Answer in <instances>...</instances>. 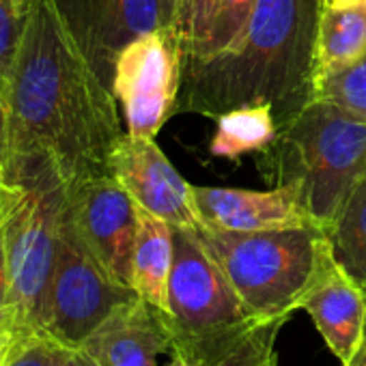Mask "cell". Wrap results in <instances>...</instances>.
I'll return each mask as SVG.
<instances>
[{
	"instance_id": "obj_1",
	"label": "cell",
	"mask_w": 366,
	"mask_h": 366,
	"mask_svg": "<svg viewBox=\"0 0 366 366\" xmlns=\"http://www.w3.org/2000/svg\"><path fill=\"white\" fill-rule=\"evenodd\" d=\"M9 159L3 181H59L67 190L112 174L125 134L119 102L97 74L56 0H31L5 69Z\"/></svg>"
},
{
	"instance_id": "obj_2",
	"label": "cell",
	"mask_w": 366,
	"mask_h": 366,
	"mask_svg": "<svg viewBox=\"0 0 366 366\" xmlns=\"http://www.w3.org/2000/svg\"><path fill=\"white\" fill-rule=\"evenodd\" d=\"M321 0H259L242 37L220 54L183 61L177 112L209 119L272 106L280 129L317 95Z\"/></svg>"
},
{
	"instance_id": "obj_3",
	"label": "cell",
	"mask_w": 366,
	"mask_h": 366,
	"mask_svg": "<svg viewBox=\"0 0 366 366\" xmlns=\"http://www.w3.org/2000/svg\"><path fill=\"white\" fill-rule=\"evenodd\" d=\"M172 244L174 257L164 312L172 353L203 366H218L263 321L239 300L197 229L172 227Z\"/></svg>"
},
{
	"instance_id": "obj_4",
	"label": "cell",
	"mask_w": 366,
	"mask_h": 366,
	"mask_svg": "<svg viewBox=\"0 0 366 366\" xmlns=\"http://www.w3.org/2000/svg\"><path fill=\"white\" fill-rule=\"evenodd\" d=\"M276 186L304 183L306 205L325 233L366 177V119L315 97L280 129L276 147Z\"/></svg>"
},
{
	"instance_id": "obj_5",
	"label": "cell",
	"mask_w": 366,
	"mask_h": 366,
	"mask_svg": "<svg viewBox=\"0 0 366 366\" xmlns=\"http://www.w3.org/2000/svg\"><path fill=\"white\" fill-rule=\"evenodd\" d=\"M239 300L259 321L289 319L315 274L327 233L319 227L280 231L197 229Z\"/></svg>"
},
{
	"instance_id": "obj_6",
	"label": "cell",
	"mask_w": 366,
	"mask_h": 366,
	"mask_svg": "<svg viewBox=\"0 0 366 366\" xmlns=\"http://www.w3.org/2000/svg\"><path fill=\"white\" fill-rule=\"evenodd\" d=\"M16 201L7 222L9 259V345L46 334L48 302L59 250V229L67 190L59 181L14 183Z\"/></svg>"
},
{
	"instance_id": "obj_7",
	"label": "cell",
	"mask_w": 366,
	"mask_h": 366,
	"mask_svg": "<svg viewBox=\"0 0 366 366\" xmlns=\"http://www.w3.org/2000/svg\"><path fill=\"white\" fill-rule=\"evenodd\" d=\"M134 297H138V293L132 287L121 285L84 244L65 205L59 229L46 336L65 347H80L117 306Z\"/></svg>"
},
{
	"instance_id": "obj_8",
	"label": "cell",
	"mask_w": 366,
	"mask_h": 366,
	"mask_svg": "<svg viewBox=\"0 0 366 366\" xmlns=\"http://www.w3.org/2000/svg\"><path fill=\"white\" fill-rule=\"evenodd\" d=\"M183 54L164 29L129 41L114 61L112 93L121 106L125 132L155 138L179 108Z\"/></svg>"
},
{
	"instance_id": "obj_9",
	"label": "cell",
	"mask_w": 366,
	"mask_h": 366,
	"mask_svg": "<svg viewBox=\"0 0 366 366\" xmlns=\"http://www.w3.org/2000/svg\"><path fill=\"white\" fill-rule=\"evenodd\" d=\"M67 214L102 265L121 285L132 287L138 205L132 201L117 177H95L69 190Z\"/></svg>"
},
{
	"instance_id": "obj_10",
	"label": "cell",
	"mask_w": 366,
	"mask_h": 366,
	"mask_svg": "<svg viewBox=\"0 0 366 366\" xmlns=\"http://www.w3.org/2000/svg\"><path fill=\"white\" fill-rule=\"evenodd\" d=\"M110 170L140 209L166 220L170 227H203L194 186L181 177L155 138L125 132L112 151Z\"/></svg>"
},
{
	"instance_id": "obj_11",
	"label": "cell",
	"mask_w": 366,
	"mask_h": 366,
	"mask_svg": "<svg viewBox=\"0 0 366 366\" xmlns=\"http://www.w3.org/2000/svg\"><path fill=\"white\" fill-rule=\"evenodd\" d=\"M194 197L201 224L218 231L250 233L319 227L306 205L304 183L300 179H289L265 192L194 186Z\"/></svg>"
},
{
	"instance_id": "obj_12",
	"label": "cell",
	"mask_w": 366,
	"mask_h": 366,
	"mask_svg": "<svg viewBox=\"0 0 366 366\" xmlns=\"http://www.w3.org/2000/svg\"><path fill=\"white\" fill-rule=\"evenodd\" d=\"M89 61L112 89L119 52L136 37L157 31V0H56Z\"/></svg>"
},
{
	"instance_id": "obj_13",
	"label": "cell",
	"mask_w": 366,
	"mask_h": 366,
	"mask_svg": "<svg viewBox=\"0 0 366 366\" xmlns=\"http://www.w3.org/2000/svg\"><path fill=\"white\" fill-rule=\"evenodd\" d=\"M306 310L330 351L345 366L357 353L366 330V291L338 265L330 239L302 295Z\"/></svg>"
},
{
	"instance_id": "obj_14",
	"label": "cell",
	"mask_w": 366,
	"mask_h": 366,
	"mask_svg": "<svg viewBox=\"0 0 366 366\" xmlns=\"http://www.w3.org/2000/svg\"><path fill=\"white\" fill-rule=\"evenodd\" d=\"M102 366H155V355L172 353L164 310L140 295L117 306L80 345Z\"/></svg>"
},
{
	"instance_id": "obj_15",
	"label": "cell",
	"mask_w": 366,
	"mask_h": 366,
	"mask_svg": "<svg viewBox=\"0 0 366 366\" xmlns=\"http://www.w3.org/2000/svg\"><path fill=\"white\" fill-rule=\"evenodd\" d=\"M366 56V5H323L317 29V86Z\"/></svg>"
},
{
	"instance_id": "obj_16",
	"label": "cell",
	"mask_w": 366,
	"mask_h": 366,
	"mask_svg": "<svg viewBox=\"0 0 366 366\" xmlns=\"http://www.w3.org/2000/svg\"><path fill=\"white\" fill-rule=\"evenodd\" d=\"M174 244L172 227L138 207V235L132 261V287L149 304L166 312L168 280L172 269Z\"/></svg>"
},
{
	"instance_id": "obj_17",
	"label": "cell",
	"mask_w": 366,
	"mask_h": 366,
	"mask_svg": "<svg viewBox=\"0 0 366 366\" xmlns=\"http://www.w3.org/2000/svg\"><path fill=\"white\" fill-rule=\"evenodd\" d=\"M280 138L278 119L267 104L229 110L216 119L209 153L237 162L246 153H269Z\"/></svg>"
},
{
	"instance_id": "obj_18",
	"label": "cell",
	"mask_w": 366,
	"mask_h": 366,
	"mask_svg": "<svg viewBox=\"0 0 366 366\" xmlns=\"http://www.w3.org/2000/svg\"><path fill=\"white\" fill-rule=\"evenodd\" d=\"M327 239L338 265L366 291V177L330 227Z\"/></svg>"
},
{
	"instance_id": "obj_19",
	"label": "cell",
	"mask_w": 366,
	"mask_h": 366,
	"mask_svg": "<svg viewBox=\"0 0 366 366\" xmlns=\"http://www.w3.org/2000/svg\"><path fill=\"white\" fill-rule=\"evenodd\" d=\"M257 5L259 0H220L205 39L194 48L188 59H205L231 48L246 31L250 18L257 11Z\"/></svg>"
},
{
	"instance_id": "obj_20",
	"label": "cell",
	"mask_w": 366,
	"mask_h": 366,
	"mask_svg": "<svg viewBox=\"0 0 366 366\" xmlns=\"http://www.w3.org/2000/svg\"><path fill=\"white\" fill-rule=\"evenodd\" d=\"M218 3L220 0H179V7L168 33L177 41L183 61L205 39L214 14L218 9Z\"/></svg>"
},
{
	"instance_id": "obj_21",
	"label": "cell",
	"mask_w": 366,
	"mask_h": 366,
	"mask_svg": "<svg viewBox=\"0 0 366 366\" xmlns=\"http://www.w3.org/2000/svg\"><path fill=\"white\" fill-rule=\"evenodd\" d=\"M315 97L334 102L366 119V56L342 74L319 82Z\"/></svg>"
},
{
	"instance_id": "obj_22",
	"label": "cell",
	"mask_w": 366,
	"mask_h": 366,
	"mask_svg": "<svg viewBox=\"0 0 366 366\" xmlns=\"http://www.w3.org/2000/svg\"><path fill=\"white\" fill-rule=\"evenodd\" d=\"M287 323V319H274V321H265L261 323L257 330H252V334L227 357L222 360L218 366H267L269 360L276 355L274 345L278 338V332L282 330V325Z\"/></svg>"
},
{
	"instance_id": "obj_23",
	"label": "cell",
	"mask_w": 366,
	"mask_h": 366,
	"mask_svg": "<svg viewBox=\"0 0 366 366\" xmlns=\"http://www.w3.org/2000/svg\"><path fill=\"white\" fill-rule=\"evenodd\" d=\"M69 347L52 340L46 334L9 345L0 366H56Z\"/></svg>"
},
{
	"instance_id": "obj_24",
	"label": "cell",
	"mask_w": 366,
	"mask_h": 366,
	"mask_svg": "<svg viewBox=\"0 0 366 366\" xmlns=\"http://www.w3.org/2000/svg\"><path fill=\"white\" fill-rule=\"evenodd\" d=\"M16 201V186L0 179V334L7 330V304H9V259H7V222Z\"/></svg>"
},
{
	"instance_id": "obj_25",
	"label": "cell",
	"mask_w": 366,
	"mask_h": 366,
	"mask_svg": "<svg viewBox=\"0 0 366 366\" xmlns=\"http://www.w3.org/2000/svg\"><path fill=\"white\" fill-rule=\"evenodd\" d=\"M24 16L9 3L0 0V71H5L14 59V52L20 41Z\"/></svg>"
},
{
	"instance_id": "obj_26",
	"label": "cell",
	"mask_w": 366,
	"mask_h": 366,
	"mask_svg": "<svg viewBox=\"0 0 366 366\" xmlns=\"http://www.w3.org/2000/svg\"><path fill=\"white\" fill-rule=\"evenodd\" d=\"M7 159H9V104H7L5 71H0V179L5 177Z\"/></svg>"
},
{
	"instance_id": "obj_27",
	"label": "cell",
	"mask_w": 366,
	"mask_h": 366,
	"mask_svg": "<svg viewBox=\"0 0 366 366\" xmlns=\"http://www.w3.org/2000/svg\"><path fill=\"white\" fill-rule=\"evenodd\" d=\"M56 366H102V364L82 347H69Z\"/></svg>"
},
{
	"instance_id": "obj_28",
	"label": "cell",
	"mask_w": 366,
	"mask_h": 366,
	"mask_svg": "<svg viewBox=\"0 0 366 366\" xmlns=\"http://www.w3.org/2000/svg\"><path fill=\"white\" fill-rule=\"evenodd\" d=\"M177 7H179V0H157V18H159V29L168 31L172 20H174V14H177Z\"/></svg>"
},
{
	"instance_id": "obj_29",
	"label": "cell",
	"mask_w": 366,
	"mask_h": 366,
	"mask_svg": "<svg viewBox=\"0 0 366 366\" xmlns=\"http://www.w3.org/2000/svg\"><path fill=\"white\" fill-rule=\"evenodd\" d=\"M345 366H366V330H364V340L357 349V353L353 355V360Z\"/></svg>"
},
{
	"instance_id": "obj_30",
	"label": "cell",
	"mask_w": 366,
	"mask_h": 366,
	"mask_svg": "<svg viewBox=\"0 0 366 366\" xmlns=\"http://www.w3.org/2000/svg\"><path fill=\"white\" fill-rule=\"evenodd\" d=\"M168 366H203V364H199V362H194V360H190V357H186V355L172 353V360H170Z\"/></svg>"
},
{
	"instance_id": "obj_31",
	"label": "cell",
	"mask_w": 366,
	"mask_h": 366,
	"mask_svg": "<svg viewBox=\"0 0 366 366\" xmlns=\"http://www.w3.org/2000/svg\"><path fill=\"white\" fill-rule=\"evenodd\" d=\"M9 3L24 16L26 11H29V7H31V0H9Z\"/></svg>"
},
{
	"instance_id": "obj_32",
	"label": "cell",
	"mask_w": 366,
	"mask_h": 366,
	"mask_svg": "<svg viewBox=\"0 0 366 366\" xmlns=\"http://www.w3.org/2000/svg\"><path fill=\"white\" fill-rule=\"evenodd\" d=\"M325 5H366V0H327Z\"/></svg>"
},
{
	"instance_id": "obj_33",
	"label": "cell",
	"mask_w": 366,
	"mask_h": 366,
	"mask_svg": "<svg viewBox=\"0 0 366 366\" xmlns=\"http://www.w3.org/2000/svg\"><path fill=\"white\" fill-rule=\"evenodd\" d=\"M7 349H9V340L0 334V362H3V357H5V353H7Z\"/></svg>"
},
{
	"instance_id": "obj_34",
	"label": "cell",
	"mask_w": 366,
	"mask_h": 366,
	"mask_svg": "<svg viewBox=\"0 0 366 366\" xmlns=\"http://www.w3.org/2000/svg\"><path fill=\"white\" fill-rule=\"evenodd\" d=\"M267 366H278V362H276V355H274V357L269 360V364H267Z\"/></svg>"
},
{
	"instance_id": "obj_35",
	"label": "cell",
	"mask_w": 366,
	"mask_h": 366,
	"mask_svg": "<svg viewBox=\"0 0 366 366\" xmlns=\"http://www.w3.org/2000/svg\"><path fill=\"white\" fill-rule=\"evenodd\" d=\"M321 3H323V5H325V3H327V0H321Z\"/></svg>"
}]
</instances>
